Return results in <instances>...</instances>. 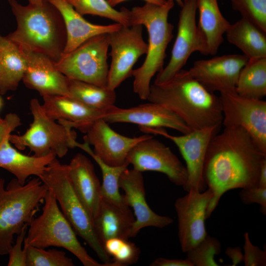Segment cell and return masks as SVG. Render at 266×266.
Wrapping results in <instances>:
<instances>
[{"label": "cell", "instance_id": "obj_1", "mask_svg": "<svg viewBox=\"0 0 266 266\" xmlns=\"http://www.w3.org/2000/svg\"><path fill=\"white\" fill-rule=\"evenodd\" d=\"M265 158L266 154L241 127H225L221 133L213 136L206 151L203 171L204 183L213 194L206 219L226 192L258 186L261 165Z\"/></svg>", "mask_w": 266, "mask_h": 266}, {"label": "cell", "instance_id": "obj_2", "mask_svg": "<svg viewBox=\"0 0 266 266\" xmlns=\"http://www.w3.org/2000/svg\"><path fill=\"white\" fill-rule=\"evenodd\" d=\"M147 100L177 115L192 130L221 126L223 114L219 97L181 69L168 81L150 85Z\"/></svg>", "mask_w": 266, "mask_h": 266}, {"label": "cell", "instance_id": "obj_3", "mask_svg": "<svg viewBox=\"0 0 266 266\" xmlns=\"http://www.w3.org/2000/svg\"><path fill=\"white\" fill-rule=\"evenodd\" d=\"M17 28L6 37L18 46L44 54L55 63L61 58L67 41L65 23L59 11L45 0L40 4L24 6L8 0Z\"/></svg>", "mask_w": 266, "mask_h": 266}, {"label": "cell", "instance_id": "obj_4", "mask_svg": "<svg viewBox=\"0 0 266 266\" xmlns=\"http://www.w3.org/2000/svg\"><path fill=\"white\" fill-rule=\"evenodd\" d=\"M173 0H166L162 5L148 2L131 10L126 8L129 26H144L148 33V51L143 64L133 69V90L142 100H147L152 78L164 68L166 50L173 37V25L168 21Z\"/></svg>", "mask_w": 266, "mask_h": 266}, {"label": "cell", "instance_id": "obj_5", "mask_svg": "<svg viewBox=\"0 0 266 266\" xmlns=\"http://www.w3.org/2000/svg\"><path fill=\"white\" fill-rule=\"evenodd\" d=\"M48 191L38 177L22 185L15 178L5 186L0 178V255H7L15 235L28 227Z\"/></svg>", "mask_w": 266, "mask_h": 266}, {"label": "cell", "instance_id": "obj_6", "mask_svg": "<svg viewBox=\"0 0 266 266\" xmlns=\"http://www.w3.org/2000/svg\"><path fill=\"white\" fill-rule=\"evenodd\" d=\"M38 178L53 192L62 213L76 234L84 239L106 266H114L97 237L93 218L71 186L67 165L61 164L56 158Z\"/></svg>", "mask_w": 266, "mask_h": 266}, {"label": "cell", "instance_id": "obj_7", "mask_svg": "<svg viewBox=\"0 0 266 266\" xmlns=\"http://www.w3.org/2000/svg\"><path fill=\"white\" fill-rule=\"evenodd\" d=\"M41 214L28 226L24 244L40 248L62 247L73 254L84 266H106L93 258L59 207L53 192L48 189Z\"/></svg>", "mask_w": 266, "mask_h": 266}, {"label": "cell", "instance_id": "obj_8", "mask_svg": "<svg viewBox=\"0 0 266 266\" xmlns=\"http://www.w3.org/2000/svg\"><path fill=\"white\" fill-rule=\"evenodd\" d=\"M30 108L33 116L30 127L22 135L11 133L9 136L10 142L16 148L24 150L28 148L35 156L52 153L62 158L69 148H75L76 134L71 128L50 118L36 99L31 100Z\"/></svg>", "mask_w": 266, "mask_h": 266}, {"label": "cell", "instance_id": "obj_9", "mask_svg": "<svg viewBox=\"0 0 266 266\" xmlns=\"http://www.w3.org/2000/svg\"><path fill=\"white\" fill-rule=\"evenodd\" d=\"M109 33L94 36L72 51L63 54L56 68L69 79L107 87Z\"/></svg>", "mask_w": 266, "mask_h": 266}, {"label": "cell", "instance_id": "obj_10", "mask_svg": "<svg viewBox=\"0 0 266 266\" xmlns=\"http://www.w3.org/2000/svg\"><path fill=\"white\" fill-rule=\"evenodd\" d=\"M197 0H184L179 15L177 36L170 60L167 66L157 73L154 84L164 83L182 69L194 52L208 55L206 41L196 22Z\"/></svg>", "mask_w": 266, "mask_h": 266}, {"label": "cell", "instance_id": "obj_11", "mask_svg": "<svg viewBox=\"0 0 266 266\" xmlns=\"http://www.w3.org/2000/svg\"><path fill=\"white\" fill-rule=\"evenodd\" d=\"M219 99L224 127H242L266 154V102L241 96L235 90L221 92Z\"/></svg>", "mask_w": 266, "mask_h": 266}, {"label": "cell", "instance_id": "obj_12", "mask_svg": "<svg viewBox=\"0 0 266 266\" xmlns=\"http://www.w3.org/2000/svg\"><path fill=\"white\" fill-rule=\"evenodd\" d=\"M143 26L122 25L109 33L111 62L107 77V87L115 90L132 76L133 66L142 55L148 51V44L142 37Z\"/></svg>", "mask_w": 266, "mask_h": 266}, {"label": "cell", "instance_id": "obj_13", "mask_svg": "<svg viewBox=\"0 0 266 266\" xmlns=\"http://www.w3.org/2000/svg\"><path fill=\"white\" fill-rule=\"evenodd\" d=\"M221 126H214L200 130H192L181 135L169 134L164 128H143L147 133L162 135L171 140L178 147L186 163L188 178L183 188L203 192L206 188L203 176L205 155L209 142L219 132Z\"/></svg>", "mask_w": 266, "mask_h": 266}, {"label": "cell", "instance_id": "obj_14", "mask_svg": "<svg viewBox=\"0 0 266 266\" xmlns=\"http://www.w3.org/2000/svg\"><path fill=\"white\" fill-rule=\"evenodd\" d=\"M127 162L140 172L153 171L167 176L175 185L185 187L188 178L186 166L170 149L152 135L139 142L130 151Z\"/></svg>", "mask_w": 266, "mask_h": 266}, {"label": "cell", "instance_id": "obj_15", "mask_svg": "<svg viewBox=\"0 0 266 266\" xmlns=\"http://www.w3.org/2000/svg\"><path fill=\"white\" fill-rule=\"evenodd\" d=\"M174 203L178 219V237L183 252L186 253L207 234L206 210L213 194L207 189L203 193L191 190Z\"/></svg>", "mask_w": 266, "mask_h": 266}, {"label": "cell", "instance_id": "obj_16", "mask_svg": "<svg viewBox=\"0 0 266 266\" xmlns=\"http://www.w3.org/2000/svg\"><path fill=\"white\" fill-rule=\"evenodd\" d=\"M248 59L243 54H228L194 62L189 73L208 91L235 90L240 71Z\"/></svg>", "mask_w": 266, "mask_h": 266}, {"label": "cell", "instance_id": "obj_17", "mask_svg": "<svg viewBox=\"0 0 266 266\" xmlns=\"http://www.w3.org/2000/svg\"><path fill=\"white\" fill-rule=\"evenodd\" d=\"M108 123H128L140 128H170L182 134L192 131L177 115L166 107L156 103L140 104L129 108L115 105L108 110L102 118Z\"/></svg>", "mask_w": 266, "mask_h": 266}, {"label": "cell", "instance_id": "obj_18", "mask_svg": "<svg viewBox=\"0 0 266 266\" xmlns=\"http://www.w3.org/2000/svg\"><path fill=\"white\" fill-rule=\"evenodd\" d=\"M151 135L138 137L124 136L114 131L102 118L95 121L86 133L84 141L93 146L94 153L102 161L111 166L128 165L127 157L139 142Z\"/></svg>", "mask_w": 266, "mask_h": 266}, {"label": "cell", "instance_id": "obj_19", "mask_svg": "<svg viewBox=\"0 0 266 266\" xmlns=\"http://www.w3.org/2000/svg\"><path fill=\"white\" fill-rule=\"evenodd\" d=\"M119 187L124 192L123 198L127 205L133 210L135 220L131 237H134L144 228H163L171 224L173 219L154 212L147 204L141 172L133 168L126 169L119 179Z\"/></svg>", "mask_w": 266, "mask_h": 266}, {"label": "cell", "instance_id": "obj_20", "mask_svg": "<svg viewBox=\"0 0 266 266\" xmlns=\"http://www.w3.org/2000/svg\"><path fill=\"white\" fill-rule=\"evenodd\" d=\"M19 48L26 62L22 80L27 87L36 91L42 97L69 96L68 78L56 68L52 60L44 54Z\"/></svg>", "mask_w": 266, "mask_h": 266}, {"label": "cell", "instance_id": "obj_21", "mask_svg": "<svg viewBox=\"0 0 266 266\" xmlns=\"http://www.w3.org/2000/svg\"><path fill=\"white\" fill-rule=\"evenodd\" d=\"M42 98V107L50 118L83 133H86L93 123L102 118L105 113L89 107L69 96L57 95Z\"/></svg>", "mask_w": 266, "mask_h": 266}, {"label": "cell", "instance_id": "obj_22", "mask_svg": "<svg viewBox=\"0 0 266 266\" xmlns=\"http://www.w3.org/2000/svg\"><path fill=\"white\" fill-rule=\"evenodd\" d=\"M68 166V176L76 194L93 219L97 215L101 202V184L91 161L77 153Z\"/></svg>", "mask_w": 266, "mask_h": 266}, {"label": "cell", "instance_id": "obj_23", "mask_svg": "<svg viewBox=\"0 0 266 266\" xmlns=\"http://www.w3.org/2000/svg\"><path fill=\"white\" fill-rule=\"evenodd\" d=\"M59 11L63 18L67 33L64 54L74 50L89 38L118 30L122 25L116 23L108 25L92 24L86 20L66 0H47Z\"/></svg>", "mask_w": 266, "mask_h": 266}, {"label": "cell", "instance_id": "obj_24", "mask_svg": "<svg viewBox=\"0 0 266 266\" xmlns=\"http://www.w3.org/2000/svg\"><path fill=\"white\" fill-rule=\"evenodd\" d=\"M56 158L52 153L41 157L23 154L12 147L9 136L0 145V167L13 174L22 185L31 176L39 177Z\"/></svg>", "mask_w": 266, "mask_h": 266}, {"label": "cell", "instance_id": "obj_25", "mask_svg": "<svg viewBox=\"0 0 266 266\" xmlns=\"http://www.w3.org/2000/svg\"><path fill=\"white\" fill-rule=\"evenodd\" d=\"M134 220L133 212H124L102 200L93 219L96 233L102 246L110 238L129 239Z\"/></svg>", "mask_w": 266, "mask_h": 266}, {"label": "cell", "instance_id": "obj_26", "mask_svg": "<svg viewBox=\"0 0 266 266\" xmlns=\"http://www.w3.org/2000/svg\"><path fill=\"white\" fill-rule=\"evenodd\" d=\"M196 5L199 14L198 27L206 41L208 54L214 55L230 23L222 15L217 0H197Z\"/></svg>", "mask_w": 266, "mask_h": 266}, {"label": "cell", "instance_id": "obj_27", "mask_svg": "<svg viewBox=\"0 0 266 266\" xmlns=\"http://www.w3.org/2000/svg\"><path fill=\"white\" fill-rule=\"evenodd\" d=\"M26 68V62L19 47L0 34V94L16 90Z\"/></svg>", "mask_w": 266, "mask_h": 266}, {"label": "cell", "instance_id": "obj_28", "mask_svg": "<svg viewBox=\"0 0 266 266\" xmlns=\"http://www.w3.org/2000/svg\"><path fill=\"white\" fill-rule=\"evenodd\" d=\"M225 34L248 59L266 58V33L250 21L241 18L230 24Z\"/></svg>", "mask_w": 266, "mask_h": 266}, {"label": "cell", "instance_id": "obj_29", "mask_svg": "<svg viewBox=\"0 0 266 266\" xmlns=\"http://www.w3.org/2000/svg\"><path fill=\"white\" fill-rule=\"evenodd\" d=\"M76 147L80 148L91 156L99 165L102 176L100 187L101 200L108 202L118 209L127 212H133L125 201L123 196L119 191V179L123 172L128 168V165L121 166H111L99 158L91 149L90 145L84 141L77 142Z\"/></svg>", "mask_w": 266, "mask_h": 266}, {"label": "cell", "instance_id": "obj_30", "mask_svg": "<svg viewBox=\"0 0 266 266\" xmlns=\"http://www.w3.org/2000/svg\"><path fill=\"white\" fill-rule=\"evenodd\" d=\"M235 91L258 99L266 95V58L248 59L240 71Z\"/></svg>", "mask_w": 266, "mask_h": 266}, {"label": "cell", "instance_id": "obj_31", "mask_svg": "<svg viewBox=\"0 0 266 266\" xmlns=\"http://www.w3.org/2000/svg\"><path fill=\"white\" fill-rule=\"evenodd\" d=\"M68 92L69 97L105 112L114 105L116 99L115 90L69 78Z\"/></svg>", "mask_w": 266, "mask_h": 266}, {"label": "cell", "instance_id": "obj_32", "mask_svg": "<svg viewBox=\"0 0 266 266\" xmlns=\"http://www.w3.org/2000/svg\"><path fill=\"white\" fill-rule=\"evenodd\" d=\"M81 15L90 14L111 19L122 25L129 26L126 8L118 11L106 0H66Z\"/></svg>", "mask_w": 266, "mask_h": 266}, {"label": "cell", "instance_id": "obj_33", "mask_svg": "<svg viewBox=\"0 0 266 266\" xmlns=\"http://www.w3.org/2000/svg\"><path fill=\"white\" fill-rule=\"evenodd\" d=\"M106 253L112 259L115 266H126L135 264L139 258L140 250L129 239L112 238L103 244Z\"/></svg>", "mask_w": 266, "mask_h": 266}, {"label": "cell", "instance_id": "obj_34", "mask_svg": "<svg viewBox=\"0 0 266 266\" xmlns=\"http://www.w3.org/2000/svg\"><path fill=\"white\" fill-rule=\"evenodd\" d=\"M27 266H73L72 259L65 252L56 249L47 250L31 245H26Z\"/></svg>", "mask_w": 266, "mask_h": 266}, {"label": "cell", "instance_id": "obj_35", "mask_svg": "<svg viewBox=\"0 0 266 266\" xmlns=\"http://www.w3.org/2000/svg\"><path fill=\"white\" fill-rule=\"evenodd\" d=\"M221 250L220 242L216 238L207 234L186 252V259L193 266H218L214 257L220 254Z\"/></svg>", "mask_w": 266, "mask_h": 266}, {"label": "cell", "instance_id": "obj_36", "mask_svg": "<svg viewBox=\"0 0 266 266\" xmlns=\"http://www.w3.org/2000/svg\"><path fill=\"white\" fill-rule=\"evenodd\" d=\"M233 10L266 33V0H229Z\"/></svg>", "mask_w": 266, "mask_h": 266}, {"label": "cell", "instance_id": "obj_37", "mask_svg": "<svg viewBox=\"0 0 266 266\" xmlns=\"http://www.w3.org/2000/svg\"><path fill=\"white\" fill-rule=\"evenodd\" d=\"M243 262L245 266H266V252L252 243L249 233L244 234Z\"/></svg>", "mask_w": 266, "mask_h": 266}, {"label": "cell", "instance_id": "obj_38", "mask_svg": "<svg viewBox=\"0 0 266 266\" xmlns=\"http://www.w3.org/2000/svg\"><path fill=\"white\" fill-rule=\"evenodd\" d=\"M28 230V227L24 228L17 235L15 241L9 249L8 254V266H27V252L26 247H22Z\"/></svg>", "mask_w": 266, "mask_h": 266}, {"label": "cell", "instance_id": "obj_39", "mask_svg": "<svg viewBox=\"0 0 266 266\" xmlns=\"http://www.w3.org/2000/svg\"><path fill=\"white\" fill-rule=\"evenodd\" d=\"M241 201L245 204L258 203L260 205V211L266 213V188L258 186L241 189L239 193Z\"/></svg>", "mask_w": 266, "mask_h": 266}, {"label": "cell", "instance_id": "obj_40", "mask_svg": "<svg viewBox=\"0 0 266 266\" xmlns=\"http://www.w3.org/2000/svg\"><path fill=\"white\" fill-rule=\"evenodd\" d=\"M21 124V119L16 113H9L4 118L0 116V145Z\"/></svg>", "mask_w": 266, "mask_h": 266}, {"label": "cell", "instance_id": "obj_41", "mask_svg": "<svg viewBox=\"0 0 266 266\" xmlns=\"http://www.w3.org/2000/svg\"><path fill=\"white\" fill-rule=\"evenodd\" d=\"M151 266H193L187 259H171L164 258H158L153 261Z\"/></svg>", "mask_w": 266, "mask_h": 266}, {"label": "cell", "instance_id": "obj_42", "mask_svg": "<svg viewBox=\"0 0 266 266\" xmlns=\"http://www.w3.org/2000/svg\"><path fill=\"white\" fill-rule=\"evenodd\" d=\"M225 253L232 261L231 266H236L243 261V254L239 247H229Z\"/></svg>", "mask_w": 266, "mask_h": 266}, {"label": "cell", "instance_id": "obj_43", "mask_svg": "<svg viewBox=\"0 0 266 266\" xmlns=\"http://www.w3.org/2000/svg\"><path fill=\"white\" fill-rule=\"evenodd\" d=\"M258 186L266 188V158L263 160L261 165Z\"/></svg>", "mask_w": 266, "mask_h": 266}, {"label": "cell", "instance_id": "obj_44", "mask_svg": "<svg viewBox=\"0 0 266 266\" xmlns=\"http://www.w3.org/2000/svg\"><path fill=\"white\" fill-rule=\"evenodd\" d=\"M108 3L112 6L114 7L117 4L125 1L128 0H106ZM146 2L153 3L157 5L164 4L166 1V0H143Z\"/></svg>", "mask_w": 266, "mask_h": 266}, {"label": "cell", "instance_id": "obj_45", "mask_svg": "<svg viewBox=\"0 0 266 266\" xmlns=\"http://www.w3.org/2000/svg\"><path fill=\"white\" fill-rule=\"evenodd\" d=\"M29 1V3L33 4H40L42 3V2L45 0H28Z\"/></svg>", "mask_w": 266, "mask_h": 266}, {"label": "cell", "instance_id": "obj_46", "mask_svg": "<svg viewBox=\"0 0 266 266\" xmlns=\"http://www.w3.org/2000/svg\"><path fill=\"white\" fill-rule=\"evenodd\" d=\"M176 1V2L177 3L178 6H179L180 7H181L184 3V0H173Z\"/></svg>", "mask_w": 266, "mask_h": 266}, {"label": "cell", "instance_id": "obj_47", "mask_svg": "<svg viewBox=\"0 0 266 266\" xmlns=\"http://www.w3.org/2000/svg\"><path fill=\"white\" fill-rule=\"evenodd\" d=\"M1 106H2V100H1V98H0V109L1 107Z\"/></svg>", "mask_w": 266, "mask_h": 266}]
</instances>
